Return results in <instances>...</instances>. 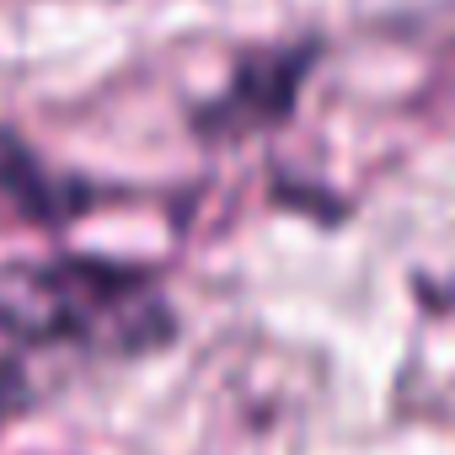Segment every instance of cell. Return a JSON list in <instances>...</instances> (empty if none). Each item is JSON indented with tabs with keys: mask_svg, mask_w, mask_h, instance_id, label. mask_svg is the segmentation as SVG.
I'll return each instance as SVG.
<instances>
[{
	"mask_svg": "<svg viewBox=\"0 0 455 455\" xmlns=\"http://www.w3.org/2000/svg\"><path fill=\"white\" fill-rule=\"evenodd\" d=\"M0 327L33 343L145 348L166 332V311L145 279L102 263H0Z\"/></svg>",
	"mask_w": 455,
	"mask_h": 455,
	"instance_id": "cell-1",
	"label": "cell"
},
{
	"mask_svg": "<svg viewBox=\"0 0 455 455\" xmlns=\"http://www.w3.org/2000/svg\"><path fill=\"white\" fill-rule=\"evenodd\" d=\"M17 396H22V370H17V359L0 354V412L17 407Z\"/></svg>",
	"mask_w": 455,
	"mask_h": 455,
	"instance_id": "cell-2",
	"label": "cell"
}]
</instances>
